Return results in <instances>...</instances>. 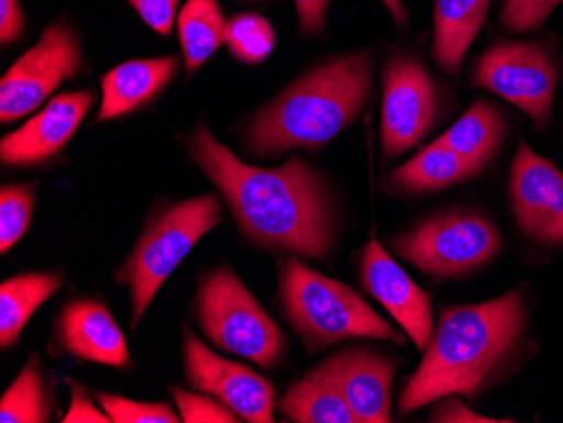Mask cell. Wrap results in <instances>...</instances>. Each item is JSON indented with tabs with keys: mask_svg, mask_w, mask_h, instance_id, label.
<instances>
[{
	"mask_svg": "<svg viewBox=\"0 0 563 423\" xmlns=\"http://www.w3.org/2000/svg\"><path fill=\"white\" fill-rule=\"evenodd\" d=\"M191 153L252 242L316 260L328 257L334 211L321 176L309 164L294 157L277 169L249 166L205 123L192 134Z\"/></svg>",
	"mask_w": 563,
	"mask_h": 423,
	"instance_id": "cell-1",
	"label": "cell"
},
{
	"mask_svg": "<svg viewBox=\"0 0 563 423\" xmlns=\"http://www.w3.org/2000/svg\"><path fill=\"white\" fill-rule=\"evenodd\" d=\"M528 312L520 290L476 305L445 308L422 365L400 397L404 413L441 398L488 391L523 353Z\"/></svg>",
	"mask_w": 563,
	"mask_h": 423,
	"instance_id": "cell-2",
	"label": "cell"
},
{
	"mask_svg": "<svg viewBox=\"0 0 563 423\" xmlns=\"http://www.w3.org/2000/svg\"><path fill=\"white\" fill-rule=\"evenodd\" d=\"M372 78V53L343 56L306 73L255 115L246 135L250 151L257 156L296 147L318 151L365 109Z\"/></svg>",
	"mask_w": 563,
	"mask_h": 423,
	"instance_id": "cell-3",
	"label": "cell"
},
{
	"mask_svg": "<svg viewBox=\"0 0 563 423\" xmlns=\"http://www.w3.org/2000/svg\"><path fill=\"white\" fill-rule=\"evenodd\" d=\"M278 296L290 326L311 353L353 337L405 344L404 336L353 289L321 276L297 258H289L282 268Z\"/></svg>",
	"mask_w": 563,
	"mask_h": 423,
	"instance_id": "cell-4",
	"label": "cell"
},
{
	"mask_svg": "<svg viewBox=\"0 0 563 423\" xmlns=\"http://www.w3.org/2000/svg\"><path fill=\"white\" fill-rule=\"evenodd\" d=\"M220 221V201L208 194L170 208L144 233L122 270V280L131 289L132 326H137L161 286L192 246Z\"/></svg>",
	"mask_w": 563,
	"mask_h": 423,
	"instance_id": "cell-5",
	"label": "cell"
},
{
	"mask_svg": "<svg viewBox=\"0 0 563 423\" xmlns=\"http://www.w3.org/2000/svg\"><path fill=\"white\" fill-rule=\"evenodd\" d=\"M198 319L218 347L262 368H274L284 355V334L230 268H220L202 282Z\"/></svg>",
	"mask_w": 563,
	"mask_h": 423,
	"instance_id": "cell-6",
	"label": "cell"
},
{
	"mask_svg": "<svg viewBox=\"0 0 563 423\" xmlns=\"http://www.w3.org/2000/svg\"><path fill=\"white\" fill-rule=\"evenodd\" d=\"M499 230L476 213H444L394 240L408 264L438 277L467 276L501 252Z\"/></svg>",
	"mask_w": 563,
	"mask_h": 423,
	"instance_id": "cell-7",
	"label": "cell"
},
{
	"mask_svg": "<svg viewBox=\"0 0 563 423\" xmlns=\"http://www.w3.org/2000/svg\"><path fill=\"white\" fill-rule=\"evenodd\" d=\"M559 75V63L547 44L499 41L477 59L473 85L514 103L542 131L552 115Z\"/></svg>",
	"mask_w": 563,
	"mask_h": 423,
	"instance_id": "cell-8",
	"label": "cell"
},
{
	"mask_svg": "<svg viewBox=\"0 0 563 423\" xmlns=\"http://www.w3.org/2000/svg\"><path fill=\"white\" fill-rule=\"evenodd\" d=\"M439 115V91L426 66L398 53L383 73L382 148L388 159L416 147Z\"/></svg>",
	"mask_w": 563,
	"mask_h": 423,
	"instance_id": "cell-9",
	"label": "cell"
},
{
	"mask_svg": "<svg viewBox=\"0 0 563 423\" xmlns=\"http://www.w3.org/2000/svg\"><path fill=\"white\" fill-rule=\"evenodd\" d=\"M81 49L71 27L58 22L11 66L0 84V120L14 122L36 110L59 85L80 71Z\"/></svg>",
	"mask_w": 563,
	"mask_h": 423,
	"instance_id": "cell-10",
	"label": "cell"
},
{
	"mask_svg": "<svg viewBox=\"0 0 563 423\" xmlns=\"http://www.w3.org/2000/svg\"><path fill=\"white\" fill-rule=\"evenodd\" d=\"M511 210L528 238L563 246V174L520 142L509 178Z\"/></svg>",
	"mask_w": 563,
	"mask_h": 423,
	"instance_id": "cell-11",
	"label": "cell"
},
{
	"mask_svg": "<svg viewBox=\"0 0 563 423\" xmlns=\"http://www.w3.org/2000/svg\"><path fill=\"white\" fill-rule=\"evenodd\" d=\"M185 369L196 390L213 394L246 422H274L275 391L257 372L210 352L191 331L186 333Z\"/></svg>",
	"mask_w": 563,
	"mask_h": 423,
	"instance_id": "cell-12",
	"label": "cell"
},
{
	"mask_svg": "<svg viewBox=\"0 0 563 423\" xmlns=\"http://www.w3.org/2000/svg\"><path fill=\"white\" fill-rule=\"evenodd\" d=\"M363 287L387 309L395 321L412 337L420 352L426 353L432 341V297L420 289L372 238L362 257Z\"/></svg>",
	"mask_w": 563,
	"mask_h": 423,
	"instance_id": "cell-13",
	"label": "cell"
},
{
	"mask_svg": "<svg viewBox=\"0 0 563 423\" xmlns=\"http://www.w3.org/2000/svg\"><path fill=\"white\" fill-rule=\"evenodd\" d=\"M93 103V91L59 94L24 127L2 138L0 160L21 167L47 163L71 141Z\"/></svg>",
	"mask_w": 563,
	"mask_h": 423,
	"instance_id": "cell-14",
	"label": "cell"
},
{
	"mask_svg": "<svg viewBox=\"0 0 563 423\" xmlns=\"http://www.w3.org/2000/svg\"><path fill=\"white\" fill-rule=\"evenodd\" d=\"M322 365L336 381L357 422H390L391 381L397 366L387 356L356 347Z\"/></svg>",
	"mask_w": 563,
	"mask_h": 423,
	"instance_id": "cell-15",
	"label": "cell"
},
{
	"mask_svg": "<svg viewBox=\"0 0 563 423\" xmlns=\"http://www.w3.org/2000/svg\"><path fill=\"white\" fill-rule=\"evenodd\" d=\"M59 346L69 355L100 365L125 368L131 358L125 336L106 305L97 301H73L58 322Z\"/></svg>",
	"mask_w": 563,
	"mask_h": 423,
	"instance_id": "cell-16",
	"label": "cell"
},
{
	"mask_svg": "<svg viewBox=\"0 0 563 423\" xmlns=\"http://www.w3.org/2000/svg\"><path fill=\"white\" fill-rule=\"evenodd\" d=\"M179 62L166 58L135 59L123 63L103 77L100 112L97 122L117 119L151 102L176 75Z\"/></svg>",
	"mask_w": 563,
	"mask_h": 423,
	"instance_id": "cell-17",
	"label": "cell"
},
{
	"mask_svg": "<svg viewBox=\"0 0 563 423\" xmlns=\"http://www.w3.org/2000/svg\"><path fill=\"white\" fill-rule=\"evenodd\" d=\"M492 0H435L432 56L439 68L459 75L464 56L488 18Z\"/></svg>",
	"mask_w": 563,
	"mask_h": 423,
	"instance_id": "cell-18",
	"label": "cell"
},
{
	"mask_svg": "<svg viewBox=\"0 0 563 423\" xmlns=\"http://www.w3.org/2000/svg\"><path fill=\"white\" fill-rule=\"evenodd\" d=\"M483 169L439 138L413 159L397 167L387 181L391 189L404 194H426L467 181Z\"/></svg>",
	"mask_w": 563,
	"mask_h": 423,
	"instance_id": "cell-19",
	"label": "cell"
},
{
	"mask_svg": "<svg viewBox=\"0 0 563 423\" xmlns=\"http://www.w3.org/2000/svg\"><path fill=\"white\" fill-rule=\"evenodd\" d=\"M280 412L299 423H357L324 365L289 388L280 400Z\"/></svg>",
	"mask_w": 563,
	"mask_h": 423,
	"instance_id": "cell-20",
	"label": "cell"
},
{
	"mask_svg": "<svg viewBox=\"0 0 563 423\" xmlns=\"http://www.w3.org/2000/svg\"><path fill=\"white\" fill-rule=\"evenodd\" d=\"M506 131L501 112L493 103L477 100L441 138L455 153L484 167L498 154Z\"/></svg>",
	"mask_w": 563,
	"mask_h": 423,
	"instance_id": "cell-21",
	"label": "cell"
},
{
	"mask_svg": "<svg viewBox=\"0 0 563 423\" xmlns=\"http://www.w3.org/2000/svg\"><path fill=\"white\" fill-rule=\"evenodd\" d=\"M62 286L56 274H25L0 286V346L9 347L36 309Z\"/></svg>",
	"mask_w": 563,
	"mask_h": 423,
	"instance_id": "cell-22",
	"label": "cell"
},
{
	"mask_svg": "<svg viewBox=\"0 0 563 423\" xmlns=\"http://www.w3.org/2000/svg\"><path fill=\"white\" fill-rule=\"evenodd\" d=\"M177 30L189 73L210 59L227 41V21L217 0H188Z\"/></svg>",
	"mask_w": 563,
	"mask_h": 423,
	"instance_id": "cell-23",
	"label": "cell"
},
{
	"mask_svg": "<svg viewBox=\"0 0 563 423\" xmlns=\"http://www.w3.org/2000/svg\"><path fill=\"white\" fill-rule=\"evenodd\" d=\"M49 419L43 378H41L40 358L31 356L21 375L9 387L0 402V422L2 423H43Z\"/></svg>",
	"mask_w": 563,
	"mask_h": 423,
	"instance_id": "cell-24",
	"label": "cell"
},
{
	"mask_svg": "<svg viewBox=\"0 0 563 423\" xmlns=\"http://www.w3.org/2000/svg\"><path fill=\"white\" fill-rule=\"evenodd\" d=\"M227 41L230 52L243 63H262L275 46V31L264 15L243 12L227 22Z\"/></svg>",
	"mask_w": 563,
	"mask_h": 423,
	"instance_id": "cell-25",
	"label": "cell"
},
{
	"mask_svg": "<svg viewBox=\"0 0 563 423\" xmlns=\"http://www.w3.org/2000/svg\"><path fill=\"white\" fill-rule=\"evenodd\" d=\"M34 185L4 186L0 191V252L11 251L30 229L33 216Z\"/></svg>",
	"mask_w": 563,
	"mask_h": 423,
	"instance_id": "cell-26",
	"label": "cell"
},
{
	"mask_svg": "<svg viewBox=\"0 0 563 423\" xmlns=\"http://www.w3.org/2000/svg\"><path fill=\"white\" fill-rule=\"evenodd\" d=\"M101 409L115 423H177L179 416L166 403L132 402L115 394L98 393Z\"/></svg>",
	"mask_w": 563,
	"mask_h": 423,
	"instance_id": "cell-27",
	"label": "cell"
},
{
	"mask_svg": "<svg viewBox=\"0 0 563 423\" xmlns=\"http://www.w3.org/2000/svg\"><path fill=\"white\" fill-rule=\"evenodd\" d=\"M563 0H503L501 24L508 33L539 30Z\"/></svg>",
	"mask_w": 563,
	"mask_h": 423,
	"instance_id": "cell-28",
	"label": "cell"
},
{
	"mask_svg": "<svg viewBox=\"0 0 563 423\" xmlns=\"http://www.w3.org/2000/svg\"><path fill=\"white\" fill-rule=\"evenodd\" d=\"M174 400L186 423H236L239 415L224 403L213 402L210 398L174 388Z\"/></svg>",
	"mask_w": 563,
	"mask_h": 423,
	"instance_id": "cell-29",
	"label": "cell"
},
{
	"mask_svg": "<svg viewBox=\"0 0 563 423\" xmlns=\"http://www.w3.org/2000/svg\"><path fill=\"white\" fill-rule=\"evenodd\" d=\"M129 2L152 30L163 36L170 34L179 0H129Z\"/></svg>",
	"mask_w": 563,
	"mask_h": 423,
	"instance_id": "cell-30",
	"label": "cell"
},
{
	"mask_svg": "<svg viewBox=\"0 0 563 423\" xmlns=\"http://www.w3.org/2000/svg\"><path fill=\"white\" fill-rule=\"evenodd\" d=\"M71 387V407H69L68 415L65 416V423H110L109 413L97 409L91 402L90 393L85 390L81 385L76 381H69Z\"/></svg>",
	"mask_w": 563,
	"mask_h": 423,
	"instance_id": "cell-31",
	"label": "cell"
},
{
	"mask_svg": "<svg viewBox=\"0 0 563 423\" xmlns=\"http://www.w3.org/2000/svg\"><path fill=\"white\" fill-rule=\"evenodd\" d=\"M430 422L442 423H498L508 420L489 419V416L477 415L473 410L467 409L457 398H451L448 402L433 409Z\"/></svg>",
	"mask_w": 563,
	"mask_h": 423,
	"instance_id": "cell-32",
	"label": "cell"
},
{
	"mask_svg": "<svg viewBox=\"0 0 563 423\" xmlns=\"http://www.w3.org/2000/svg\"><path fill=\"white\" fill-rule=\"evenodd\" d=\"M25 18L19 0H0V41L14 43L24 31Z\"/></svg>",
	"mask_w": 563,
	"mask_h": 423,
	"instance_id": "cell-33",
	"label": "cell"
},
{
	"mask_svg": "<svg viewBox=\"0 0 563 423\" xmlns=\"http://www.w3.org/2000/svg\"><path fill=\"white\" fill-rule=\"evenodd\" d=\"M331 0H294L302 33H321L325 26V11Z\"/></svg>",
	"mask_w": 563,
	"mask_h": 423,
	"instance_id": "cell-34",
	"label": "cell"
},
{
	"mask_svg": "<svg viewBox=\"0 0 563 423\" xmlns=\"http://www.w3.org/2000/svg\"><path fill=\"white\" fill-rule=\"evenodd\" d=\"M383 4L387 5L388 11H390L391 18L395 19L398 26L407 27V11H405V5L401 0H382Z\"/></svg>",
	"mask_w": 563,
	"mask_h": 423,
	"instance_id": "cell-35",
	"label": "cell"
}]
</instances>
